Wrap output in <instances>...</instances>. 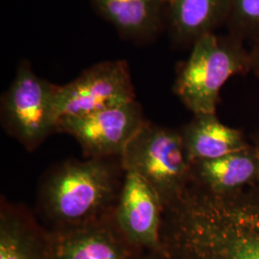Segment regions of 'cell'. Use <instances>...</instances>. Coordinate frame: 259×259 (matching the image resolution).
<instances>
[{
  "mask_svg": "<svg viewBox=\"0 0 259 259\" xmlns=\"http://www.w3.org/2000/svg\"><path fill=\"white\" fill-rule=\"evenodd\" d=\"M180 131L190 164L225 157L250 145L241 131L223 124L216 114L194 115Z\"/></svg>",
  "mask_w": 259,
  "mask_h": 259,
  "instance_id": "cell-12",
  "label": "cell"
},
{
  "mask_svg": "<svg viewBox=\"0 0 259 259\" xmlns=\"http://www.w3.org/2000/svg\"><path fill=\"white\" fill-rule=\"evenodd\" d=\"M139 259H165L163 256L156 254V253H151V252H145Z\"/></svg>",
  "mask_w": 259,
  "mask_h": 259,
  "instance_id": "cell-17",
  "label": "cell"
},
{
  "mask_svg": "<svg viewBox=\"0 0 259 259\" xmlns=\"http://www.w3.org/2000/svg\"><path fill=\"white\" fill-rule=\"evenodd\" d=\"M165 259H259V185L214 194L189 183L163 208Z\"/></svg>",
  "mask_w": 259,
  "mask_h": 259,
  "instance_id": "cell-1",
  "label": "cell"
},
{
  "mask_svg": "<svg viewBox=\"0 0 259 259\" xmlns=\"http://www.w3.org/2000/svg\"><path fill=\"white\" fill-rule=\"evenodd\" d=\"M147 121L140 105L133 101L83 116L63 117L56 132L76 139L85 157H117Z\"/></svg>",
  "mask_w": 259,
  "mask_h": 259,
  "instance_id": "cell-7",
  "label": "cell"
},
{
  "mask_svg": "<svg viewBox=\"0 0 259 259\" xmlns=\"http://www.w3.org/2000/svg\"><path fill=\"white\" fill-rule=\"evenodd\" d=\"M163 204L156 190L137 173L125 172L114 220L135 247L162 256Z\"/></svg>",
  "mask_w": 259,
  "mask_h": 259,
  "instance_id": "cell-8",
  "label": "cell"
},
{
  "mask_svg": "<svg viewBox=\"0 0 259 259\" xmlns=\"http://www.w3.org/2000/svg\"><path fill=\"white\" fill-rule=\"evenodd\" d=\"M190 183L214 194H230L259 183V152L247 148L190 164Z\"/></svg>",
  "mask_w": 259,
  "mask_h": 259,
  "instance_id": "cell-11",
  "label": "cell"
},
{
  "mask_svg": "<svg viewBox=\"0 0 259 259\" xmlns=\"http://www.w3.org/2000/svg\"><path fill=\"white\" fill-rule=\"evenodd\" d=\"M136 101L129 65L125 61H107L85 69L56 93L58 120L83 116Z\"/></svg>",
  "mask_w": 259,
  "mask_h": 259,
  "instance_id": "cell-6",
  "label": "cell"
},
{
  "mask_svg": "<svg viewBox=\"0 0 259 259\" xmlns=\"http://www.w3.org/2000/svg\"><path fill=\"white\" fill-rule=\"evenodd\" d=\"M94 6L118 31L128 37H147L159 24L165 0H93Z\"/></svg>",
  "mask_w": 259,
  "mask_h": 259,
  "instance_id": "cell-13",
  "label": "cell"
},
{
  "mask_svg": "<svg viewBox=\"0 0 259 259\" xmlns=\"http://www.w3.org/2000/svg\"><path fill=\"white\" fill-rule=\"evenodd\" d=\"M237 13L249 22H259V0H235Z\"/></svg>",
  "mask_w": 259,
  "mask_h": 259,
  "instance_id": "cell-15",
  "label": "cell"
},
{
  "mask_svg": "<svg viewBox=\"0 0 259 259\" xmlns=\"http://www.w3.org/2000/svg\"><path fill=\"white\" fill-rule=\"evenodd\" d=\"M250 65L249 59L212 33L204 34L195 40L190 57L180 68L174 93L194 115L216 114L223 85Z\"/></svg>",
  "mask_w": 259,
  "mask_h": 259,
  "instance_id": "cell-4",
  "label": "cell"
},
{
  "mask_svg": "<svg viewBox=\"0 0 259 259\" xmlns=\"http://www.w3.org/2000/svg\"><path fill=\"white\" fill-rule=\"evenodd\" d=\"M50 232V259H139L145 253L130 243L113 213L82 227Z\"/></svg>",
  "mask_w": 259,
  "mask_h": 259,
  "instance_id": "cell-9",
  "label": "cell"
},
{
  "mask_svg": "<svg viewBox=\"0 0 259 259\" xmlns=\"http://www.w3.org/2000/svg\"><path fill=\"white\" fill-rule=\"evenodd\" d=\"M172 24L183 37H202L220 19L227 0H165Z\"/></svg>",
  "mask_w": 259,
  "mask_h": 259,
  "instance_id": "cell-14",
  "label": "cell"
},
{
  "mask_svg": "<svg viewBox=\"0 0 259 259\" xmlns=\"http://www.w3.org/2000/svg\"><path fill=\"white\" fill-rule=\"evenodd\" d=\"M51 232L26 207L1 200L0 259H50Z\"/></svg>",
  "mask_w": 259,
  "mask_h": 259,
  "instance_id": "cell-10",
  "label": "cell"
},
{
  "mask_svg": "<svg viewBox=\"0 0 259 259\" xmlns=\"http://www.w3.org/2000/svg\"><path fill=\"white\" fill-rule=\"evenodd\" d=\"M252 144L256 147L257 151L259 152V133L255 134V135L253 136V138H252ZM257 185H259V183Z\"/></svg>",
  "mask_w": 259,
  "mask_h": 259,
  "instance_id": "cell-18",
  "label": "cell"
},
{
  "mask_svg": "<svg viewBox=\"0 0 259 259\" xmlns=\"http://www.w3.org/2000/svg\"><path fill=\"white\" fill-rule=\"evenodd\" d=\"M125 172L142 177L159 196L163 207L175 201L190 182V163L180 130L147 121L120 156Z\"/></svg>",
  "mask_w": 259,
  "mask_h": 259,
  "instance_id": "cell-3",
  "label": "cell"
},
{
  "mask_svg": "<svg viewBox=\"0 0 259 259\" xmlns=\"http://www.w3.org/2000/svg\"><path fill=\"white\" fill-rule=\"evenodd\" d=\"M124 176L120 157L70 159L52 167L37 192L38 209L48 230L78 228L111 215Z\"/></svg>",
  "mask_w": 259,
  "mask_h": 259,
  "instance_id": "cell-2",
  "label": "cell"
},
{
  "mask_svg": "<svg viewBox=\"0 0 259 259\" xmlns=\"http://www.w3.org/2000/svg\"><path fill=\"white\" fill-rule=\"evenodd\" d=\"M250 61L251 67L256 71V73L259 76V46L254 52V55H252Z\"/></svg>",
  "mask_w": 259,
  "mask_h": 259,
  "instance_id": "cell-16",
  "label": "cell"
},
{
  "mask_svg": "<svg viewBox=\"0 0 259 259\" xmlns=\"http://www.w3.org/2000/svg\"><path fill=\"white\" fill-rule=\"evenodd\" d=\"M58 87L38 77L28 63H22L2 95V127L27 151L36 150L56 132Z\"/></svg>",
  "mask_w": 259,
  "mask_h": 259,
  "instance_id": "cell-5",
  "label": "cell"
}]
</instances>
